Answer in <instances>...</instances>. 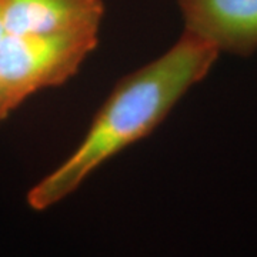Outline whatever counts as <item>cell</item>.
Returning a JSON list of instances; mask_svg holds the SVG:
<instances>
[{
	"label": "cell",
	"instance_id": "obj_6",
	"mask_svg": "<svg viewBox=\"0 0 257 257\" xmlns=\"http://www.w3.org/2000/svg\"><path fill=\"white\" fill-rule=\"evenodd\" d=\"M5 37H6V32H5L3 23H2V18H0V45H2V42H3Z\"/></svg>",
	"mask_w": 257,
	"mask_h": 257
},
{
	"label": "cell",
	"instance_id": "obj_3",
	"mask_svg": "<svg viewBox=\"0 0 257 257\" xmlns=\"http://www.w3.org/2000/svg\"><path fill=\"white\" fill-rule=\"evenodd\" d=\"M183 30L209 42L219 53L257 52V0H176Z\"/></svg>",
	"mask_w": 257,
	"mask_h": 257
},
{
	"label": "cell",
	"instance_id": "obj_4",
	"mask_svg": "<svg viewBox=\"0 0 257 257\" xmlns=\"http://www.w3.org/2000/svg\"><path fill=\"white\" fill-rule=\"evenodd\" d=\"M103 0H0L6 36L99 32Z\"/></svg>",
	"mask_w": 257,
	"mask_h": 257
},
{
	"label": "cell",
	"instance_id": "obj_2",
	"mask_svg": "<svg viewBox=\"0 0 257 257\" xmlns=\"http://www.w3.org/2000/svg\"><path fill=\"white\" fill-rule=\"evenodd\" d=\"M99 43V32L6 36L0 45V79L20 106L35 93L62 86Z\"/></svg>",
	"mask_w": 257,
	"mask_h": 257
},
{
	"label": "cell",
	"instance_id": "obj_1",
	"mask_svg": "<svg viewBox=\"0 0 257 257\" xmlns=\"http://www.w3.org/2000/svg\"><path fill=\"white\" fill-rule=\"evenodd\" d=\"M219 56L209 42L183 30L163 55L120 79L77 147L29 190L30 209L46 210L64 200L101 165L155 132Z\"/></svg>",
	"mask_w": 257,
	"mask_h": 257
},
{
	"label": "cell",
	"instance_id": "obj_5",
	"mask_svg": "<svg viewBox=\"0 0 257 257\" xmlns=\"http://www.w3.org/2000/svg\"><path fill=\"white\" fill-rule=\"evenodd\" d=\"M19 107L18 101L13 99V96L10 94L8 87L3 84L0 79V124L12 114V111H15Z\"/></svg>",
	"mask_w": 257,
	"mask_h": 257
}]
</instances>
